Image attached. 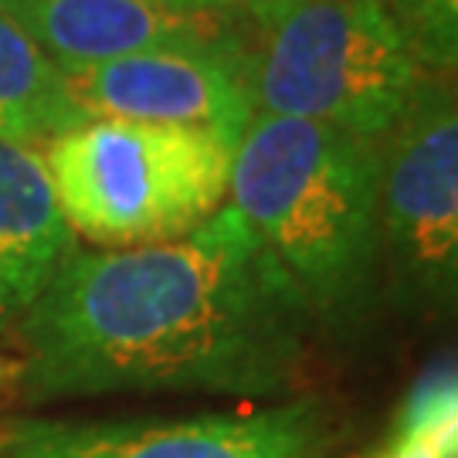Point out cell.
Returning a JSON list of instances; mask_svg holds the SVG:
<instances>
[{
    "label": "cell",
    "mask_w": 458,
    "mask_h": 458,
    "mask_svg": "<svg viewBox=\"0 0 458 458\" xmlns=\"http://www.w3.org/2000/svg\"><path fill=\"white\" fill-rule=\"evenodd\" d=\"M310 299L231 204L157 245L68 251L21 323L31 401L278 394L310 350Z\"/></svg>",
    "instance_id": "obj_1"
},
{
    "label": "cell",
    "mask_w": 458,
    "mask_h": 458,
    "mask_svg": "<svg viewBox=\"0 0 458 458\" xmlns=\"http://www.w3.org/2000/svg\"><path fill=\"white\" fill-rule=\"evenodd\" d=\"M228 204L316 316L353 310L380 262V147L346 130L255 113L234 143Z\"/></svg>",
    "instance_id": "obj_2"
},
{
    "label": "cell",
    "mask_w": 458,
    "mask_h": 458,
    "mask_svg": "<svg viewBox=\"0 0 458 458\" xmlns=\"http://www.w3.org/2000/svg\"><path fill=\"white\" fill-rule=\"evenodd\" d=\"M231 153L194 126L85 119L45 143V170L72 231L106 248L157 245L204 225L228 197Z\"/></svg>",
    "instance_id": "obj_3"
},
{
    "label": "cell",
    "mask_w": 458,
    "mask_h": 458,
    "mask_svg": "<svg viewBox=\"0 0 458 458\" xmlns=\"http://www.w3.org/2000/svg\"><path fill=\"white\" fill-rule=\"evenodd\" d=\"M245 72L255 113L316 119L363 140L391 130L425 75L384 0H299L262 28Z\"/></svg>",
    "instance_id": "obj_4"
},
{
    "label": "cell",
    "mask_w": 458,
    "mask_h": 458,
    "mask_svg": "<svg viewBox=\"0 0 458 458\" xmlns=\"http://www.w3.org/2000/svg\"><path fill=\"white\" fill-rule=\"evenodd\" d=\"M380 147V259L411 310H448L458 285V109L425 72Z\"/></svg>",
    "instance_id": "obj_5"
},
{
    "label": "cell",
    "mask_w": 458,
    "mask_h": 458,
    "mask_svg": "<svg viewBox=\"0 0 458 458\" xmlns=\"http://www.w3.org/2000/svg\"><path fill=\"white\" fill-rule=\"evenodd\" d=\"M327 414L289 401L187 421H24L4 458H327Z\"/></svg>",
    "instance_id": "obj_6"
},
{
    "label": "cell",
    "mask_w": 458,
    "mask_h": 458,
    "mask_svg": "<svg viewBox=\"0 0 458 458\" xmlns=\"http://www.w3.org/2000/svg\"><path fill=\"white\" fill-rule=\"evenodd\" d=\"M65 82L85 119L194 126L221 136L228 147L242 140L255 115L245 62L231 41L153 48L68 68Z\"/></svg>",
    "instance_id": "obj_7"
},
{
    "label": "cell",
    "mask_w": 458,
    "mask_h": 458,
    "mask_svg": "<svg viewBox=\"0 0 458 458\" xmlns=\"http://www.w3.org/2000/svg\"><path fill=\"white\" fill-rule=\"evenodd\" d=\"M55 65H98L153 48L225 45L228 11H187L160 0H0Z\"/></svg>",
    "instance_id": "obj_8"
},
{
    "label": "cell",
    "mask_w": 458,
    "mask_h": 458,
    "mask_svg": "<svg viewBox=\"0 0 458 458\" xmlns=\"http://www.w3.org/2000/svg\"><path fill=\"white\" fill-rule=\"evenodd\" d=\"M75 251L34 147L0 140V344L21 329L58 265Z\"/></svg>",
    "instance_id": "obj_9"
},
{
    "label": "cell",
    "mask_w": 458,
    "mask_h": 458,
    "mask_svg": "<svg viewBox=\"0 0 458 458\" xmlns=\"http://www.w3.org/2000/svg\"><path fill=\"white\" fill-rule=\"evenodd\" d=\"M85 123L65 72L0 4V140L34 147Z\"/></svg>",
    "instance_id": "obj_10"
},
{
    "label": "cell",
    "mask_w": 458,
    "mask_h": 458,
    "mask_svg": "<svg viewBox=\"0 0 458 458\" xmlns=\"http://www.w3.org/2000/svg\"><path fill=\"white\" fill-rule=\"evenodd\" d=\"M377 458H455V380H425L411 397L394 445Z\"/></svg>",
    "instance_id": "obj_11"
},
{
    "label": "cell",
    "mask_w": 458,
    "mask_h": 458,
    "mask_svg": "<svg viewBox=\"0 0 458 458\" xmlns=\"http://www.w3.org/2000/svg\"><path fill=\"white\" fill-rule=\"evenodd\" d=\"M408 41L414 62L445 75L458 62V0H384Z\"/></svg>",
    "instance_id": "obj_12"
},
{
    "label": "cell",
    "mask_w": 458,
    "mask_h": 458,
    "mask_svg": "<svg viewBox=\"0 0 458 458\" xmlns=\"http://www.w3.org/2000/svg\"><path fill=\"white\" fill-rule=\"evenodd\" d=\"M238 4L248 7V14L255 17L259 28H268V24H276L289 7H295L299 0H238Z\"/></svg>",
    "instance_id": "obj_13"
},
{
    "label": "cell",
    "mask_w": 458,
    "mask_h": 458,
    "mask_svg": "<svg viewBox=\"0 0 458 458\" xmlns=\"http://www.w3.org/2000/svg\"><path fill=\"white\" fill-rule=\"evenodd\" d=\"M160 4L187 7V11H234V7H242L238 0H160Z\"/></svg>",
    "instance_id": "obj_14"
}]
</instances>
